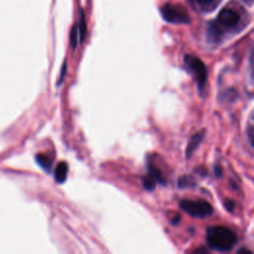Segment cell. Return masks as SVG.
<instances>
[{"label": "cell", "mask_w": 254, "mask_h": 254, "mask_svg": "<svg viewBox=\"0 0 254 254\" xmlns=\"http://www.w3.org/2000/svg\"><path fill=\"white\" fill-rule=\"evenodd\" d=\"M207 246L218 252H228L237 243V235L233 230L221 225L209 226L206 228Z\"/></svg>", "instance_id": "6da1fadb"}, {"label": "cell", "mask_w": 254, "mask_h": 254, "mask_svg": "<svg viewBox=\"0 0 254 254\" xmlns=\"http://www.w3.org/2000/svg\"><path fill=\"white\" fill-rule=\"evenodd\" d=\"M184 64L187 68V70L192 75L194 78L198 92L202 95L206 80H207V69L205 64L202 63L201 60L198 58L191 56V55H186L184 58Z\"/></svg>", "instance_id": "7a4b0ae2"}, {"label": "cell", "mask_w": 254, "mask_h": 254, "mask_svg": "<svg viewBox=\"0 0 254 254\" xmlns=\"http://www.w3.org/2000/svg\"><path fill=\"white\" fill-rule=\"evenodd\" d=\"M179 204L185 212L192 217L204 218L213 213V207L204 199H183Z\"/></svg>", "instance_id": "3957f363"}, {"label": "cell", "mask_w": 254, "mask_h": 254, "mask_svg": "<svg viewBox=\"0 0 254 254\" xmlns=\"http://www.w3.org/2000/svg\"><path fill=\"white\" fill-rule=\"evenodd\" d=\"M163 19L172 24H188L190 21L186 8L179 4L166 3L160 8Z\"/></svg>", "instance_id": "277c9868"}, {"label": "cell", "mask_w": 254, "mask_h": 254, "mask_svg": "<svg viewBox=\"0 0 254 254\" xmlns=\"http://www.w3.org/2000/svg\"><path fill=\"white\" fill-rule=\"evenodd\" d=\"M165 179L162 175V172L153 164L151 160L148 163V173L142 178V184L145 190L152 191L155 190L157 183L165 184Z\"/></svg>", "instance_id": "5b68a950"}, {"label": "cell", "mask_w": 254, "mask_h": 254, "mask_svg": "<svg viewBox=\"0 0 254 254\" xmlns=\"http://www.w3.org/2000/svg\"><path fill=\"white\" fill-rule=\"evenodd\" d=\"M204 136H205V131L202 130L200 132H197V133L193 134L190 138L188 146H187V149H186V156H187V158H190V157L192 156L194 151L197 149V147L203 141Z\"/></svg>", "instance_id": "8992f818"}, {"label": "cell", "mask_w": 254, "mask_h": 254, "mask_svg": "<svg viewBox=\"0 0 254 254\" xmlns=\"http://www.w3.org/2000/svg\"><path fill=\"white\" fill-rule=\"evenodd\" d=\"M68 172V166L65 162H61L58 164L55 171V180L59 184H63L65 182Z\"/></svg>", "instance_id": "52a82bcc"}, {"label": "cell", "mask_w": 254, "mask_h": 254, "mask_svg": "<svg viewBox=\"0 0 254 254\" xmlns=\"http://www.w3.org/2000/svg\"><path fill=\"white\" fill-rule=\"evenodd\" d=\"M36 161L37 163L39 164V166L44 170L46 171L47 173H50L51 172V169H52V160L44 155V154H38L36 155Z\"/></svg>", "instance_id": "ba28073f"}, {"label": "cell", "mask_w": 254, "mask_h": 254, "mask_svg": "<svg viewBox=\"0 0 254 254\" xmlns=\"http://www.w3.org/2000/svg\"><path fill=\"white\" fill-rule=\"evenodd\" d=\"M178 186L181 189H186V188H192L195 186V182L192 177L190 176H183L179 179Z\"/></svg>", "instance_id": "9c48e42d"}, {"label": "cell", "mask_w": 254, "mask_h": 254, "mask_svg": "<svg viewBox=\"0 0 254 254\" xmlns=\"http://www.w3.org/2000/svg\"><path fill=\"white\" fill-rule=\"evenodd\" d=\"M77 31H78V36H79V40H80V43H81V42L84 40L85 33H86V23H85L84 15H83L82 11H80V16H79V22H78Z\"/></svg>", "instance_id": "30bf717a"}, {"label": "cell", "mask_w": 254, "mask_h": 254, "mask_svg": "<svg viewBox=\"0 0 254 254\" xmlns=\"http://www.w3.org/2000/svg\"><path fill=\"white\" fill-rule=\"evenodd\" d=\"M69 43L71 48L74 50L78 44V31H77V26H73L70 30L69 34Z\"/></svg>", "instance_id": "8fae6325"}, {"label": "cell", "mask_w": 254, "mask_h": 254, "mask_svg": "<svg viewBox=\"0 0 254 254\" xmlns=\"http://www.w3.org/2000/svg\"><path fill=\"white\" fill-rule=\"evenodd\" d=\"M252 120H253V118H252V113H251V115H250V122H249V124L247 126V129H246V135H247L248 143H249L251 149H253V136H254V132H253L254 126L252 124Z\"/></svg>", "instance_id": "7c38bea8"}, {"label": "cell", "mask_w": 254, "mask_h": 254, "mask_svg": "<svg viewBox=\"0 0 254 254\" xmlns=\"http://www.w3.org/2000/svg\"><path fill=\"white\" fill-rule=\"evenodd\" d=\"M224 206L229 212H233V210L235 208V202L231 199H225L224 200Z\"/></svg>", "instance_id": "4fadbf2b"}, {"label": "cell", "mask_w": 254, "mask_h": 254, "mask_svg": "<svg viewBox=\"0 0 254 254\" xmlns=\"http://www.w3.org/2000/svg\"><path fill=\"white\" fill-rule=\"evenodd\" d=\"M65 71H66V62L64 61V64H63V67H62V70H61V76H60V79H59V81H58V83H57V85H58V86H59V85H61V84H62V82L64 81V75H65Z\"/></svg>", "instance_id": "5bb4252c"}, {"label": "cell", "mask_w": 254, "mask_h": 254, "mask_svg": "<svg viewBox=\"0 0 254 254\" xmlns=\"http://www.w3.org/2000/svg\"><path fill=\"white\" fill-rule=\"evenodd\" d=\"M197 4H199V5H202V6H205V5H208V4H210L213 0H194Z\"/></svg>", "instance_id": "9a60e30c"}, {"label": "cell", "mask_w": 254, "mask_h": 254, "mask_svg": "<svg viewBox=\"0 0 254 254\" xmlns=\"http://www.w3.org/2000/svg\"><path fill=\"white\" fill-rule=\"evenodd\" d=\"M180 220H181V216L177 214L176 217H174V218L172 219V223H173V224H178V223L180 222Z\"/></svg>", "instance_id": "2e32d148"}, {"label": "cell", "mask_w": 254, "mask_h": 254, "mask_svg": "<svg viewBox=\"0 0 254 254\" xmlns=\"http://www.w3.org/2000/svg\"><path fill=\"white\" fill-rule=\"evenodd\" d=\"M237 253H249V254H251V251H249V250L246 249V248H241V249H239V250L237 251Z\"/></svg>", "instance_id": "e0dca14e"}, {"label": "cell", "mask_w": 254, "mask_h": 254, "mask_svg": "<svg viewBox=\"0 0 254 254\" xmlns=\"http://www.w3.org/2000/svg\"><path fill=\"white\" fill-rule=\"evenodd\" d=\"M245 3H247V4H252V2H253V0H243Z\"/></svg>", "instance_id": "ac0fdd59"}]
</instances>
